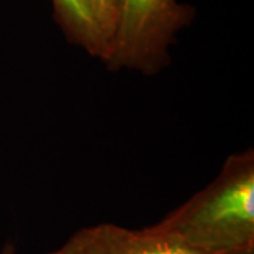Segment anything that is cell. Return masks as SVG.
<instances>
[{
	"mask_svg": "<svg viewBox=\"0 0 254 254\" xmlns=\"http://www.w3.org/2000/svg\"><path fill=\"white\" fill-rule=\"evenodd\" d=\"M153 229L206 254H254V155H230L205 190Z\"/></svg>",
	"mask_w": 254,
	"mask_h": 254,
	"instance_id": "1",
	"label": "cell"
},
{
	"mask_svg": "<svg viewBox=\"0 0 254 254\" xmlns=\"http://www.w3.org/2000/svg\"><path fill=\"white\" fill-rule=\"evenodd\" d=\"M193 10L177 0H123L118 28L102 61L112 71L151 75L170 63L175 34L190 24Z\"/></svg>",
	"mask_w": 254,
	"mask_h": 254,
	"instance_id": "2",
	"label": "cell"
},
{
	"mask_svg": "<svg viewBox=\"0 0 254 254\" xmlns=\"http://www.w3.org/2000/svg\"><path fill=\"white\" fill-rule=\"evenodd\" d=\"M48 254H206L184 245L151 226L133 230L102 223L78 230Z\"/></svg>",
	"mask_w": 254,
	"mask_h": 254,
	"instance_id": "3",
	"label": "cell"
},
{
	"mask_svg": "<svg viewBox=\"0 0 254 254\" xmlns=\"http://www.w3.org/2000/svg\"><path fill=\"white\" fill-rule=\"evenodd\" d=\"M55 18L68 38L93 57L105 54V43L92 17L86 0H51Z\"/></svg>",
	"mask_w": 254,
	"mask_h": 254,
	"instance_id": "4",
	"label": "cell"
},
{
	"mask_svg": "<svg viewBox=\"0 0 254 254\" xmlns=\"http://www.w3.org/2000/svg\"><path fill=\"white\" fill-rule=\"evenodd\" d=\"M86 1L91 9L95 24L105 43V54H106L115 36V31L118 28L123 0H86Z\"/></svg>",
	"mask_w": 254,
	"mask_h": 254,
	"instance_id": "5",
	"label": "cell"
},
{
	"mask_svg": "<svg viewBox=\"0 0 254 254\" xmlns=\"http://www.w3.org/2000/svg\"><path fill=\"white\" fill-rule=\"evenodd\" d=\"M14 252H16L14 246L11 245V243H7V245L3 247V250H1L0 254H14Z\"/></svg>",
	"mask_w": 254,
	"mask_h": 254,
	"instance_id": "6",
	"label": "cell"
}]
</instances>
